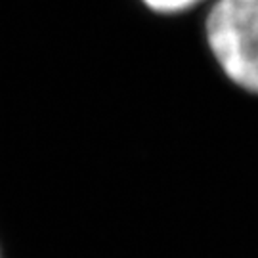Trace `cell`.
Returning a JSON list of instances; mask_svg holds the SVG:
<instances>
[{
	"label": "cell",
	"instance_id": "cell-1",
	"mask_svg": "<svg viewBox=\"0 0 258 258\" xmlns=\"http://www.w3.org/2000/svg\"><path fill=\"white\" fill-rule=\"evenodd\" d=\"M203 40L222 77L258 98V0H211Z\"/></svg>",
	"mask_w": 258,
	"mask_h": 258
},
{
	"label": "cell",
	"instance_id": "cell-2",
	"mask_svg": "<svg viewBox=\"0 0 258 258\" xmlns=\"http://www.w3.org/2000/svg\"><path fill=\"white\" fill-rule=\"evenodd\" d=\"M209 0H140V4L144 8L161 16V18H176V16H184L187 12H194L199 6L207 4Z\"/></svg>",
	"mask_w": 258,
	"mask_h": 258
},
{
	"label": "cell",
	"instance_id": "cell-3",
	"mask_svg": "<svg viewBox=\"0 0 258 258\" xmlns=\"http://www.w3.org/2000/svg\"><path fill=\"white\" fill-rule=\"evenodd\" d=\"M0 258H2V249H0Z\"/></svg>",
	"mask_w": 258,
	"mask_h": 258
}]
</instances>
